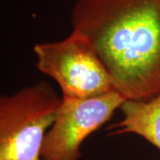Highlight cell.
Returning <instances> with one entry per match:
<instances>
[{
  "instance_id": "cell-1",
  "label": "cell",
  "mask_w": 160,
  "mask_h": 160,
  "mask_svg": "<svg viewBox=\"0 0 160 160\" xmlns=\"http://www.w3.org/2000/svg\"><path fill=\"white\" fill-rule=\"evenodd\" d=\"M70 19L126 100L159 95L160 0H77Z\"/></svg>"
},
{
  "instance_id": "cell-2",
  "label": "cell",
  "mask_w": 160,
  "mask_h": 160,
  "mask_svg": "<svg viewBox=\"0 0 160 160\" xmlns=\"http://www.w3.org/2000/svg\"><path fill=\"white\" fill-rule=\"evenodd\" d=\"M62 102L40 81L0 97V160H41L46 133Z\"/></svg>"
},
{
  "instance_id": "cell-3",
  "label": "cell",
  "mask_w": 160,
  "mask_h": 160,
  "mask_svg": "<svg viewBox=\"0 0 160 160\" xmlns=\"http://www.w3.org/2000/svg\"><path fill=\"white\" fill-rule=\"evenodd\" d=\"M36 66L60 86L62 97L86 99L116 90L92 45L75 31L64 39L35 45Z\"/></svg>"
},
{
  "instance_id": "cell-4",
  "label": "cell",
  "mask_w": 160,
  "mask_h": 160,
  "mask_svg": "<svg viewBox=\"0 0 160 160\" xmlns=\"http://www.w3.org/2000/svg\"><path fill=\"white\" fill-rule=\"evenodd\" d=\"M126 101L117 90L86 99L62 97L43 143L41 160L79 159L84 141L111 119Z\"/></svg>"
},
{
  "instance_id": "cell-5",
  "label": "cell",
  "mask_w": 160,
  "mask_h": 160,
  "mask_svg": "<svg viewBox=\"0 0 160 160\" xmlns=\"http://www.w3.org/2000/svg\"><path fill=\"white\" fill-rule=\"evenodd\" d=\"M122 118L109 126V135L136 134L160 149V94L148 101L126 100Z\"/></svg>"
}]
</instances>
